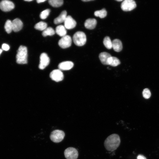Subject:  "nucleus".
Here are the masks:
<instances>
[{"label": "nucleus", "instance_id": "nucleus-3", "mask_svg": "<svg viewBox=\"0 0 159 159\" xmlns=\"http://www.w3.org/2000/svg\"><path fill=\"white\" fill-rule=\"evenodd\" d=\"M73 40L76 45L78 46H82L85 44L86 42V35L84 32L78 31L74 34Z\"/></svg>", "mask_w": 159, "mask_h": 159}, {"label": "nucleus", "instance_id": "nucleus-31", "mask_svg": "<svg viewBox=\"0 0 159 159\" xmlns=\"http://www.w3.org/2000/svg\"><path fill=\"white\" fill-rule=\"evenodd\" d=\"M93 1V0H82V1H85V2L89 1Z\"/></svg>", "mask_w": 159, "mask_h": 159}, {"label": "nucleus", "instance_id": "nucleus-27", "mask_svg": "<svg viewBox=\"0 0 159 159\" xmlns=\"http://www.w3.org/2000/svg\"><path fill=\"white\" fill-rule=\"evenodd\" d=\"M143 97L146 99L149 98L151 96L150 91L147 88H145L143 90Z\"/></svg>", "mask_w": 159, "mask_h": 159}, {"label": "nucleus", "instance_id": "nucleus-2", "mask_svg": "<svg viewBox=\"0 0 159 159\" xmlns=\"http://www.w3.org/2000/svg\"><path fill=\"white\" fill-rule=\"evenodd\" d=\"M27 49L25 46L21 45L19 48L16 56V62L19 64L27 63Z\"/></svg>", "mask_w": 159, "mask_h": 159}, {"label": "nucleus", "instance_id": "nucleus-15", "mask_svg": "<svg viewBox=\"0 0 159 159\" xmlns=\"http://www.w3.org/2000/svg\"><path fill=\"white\" fill-rule=\"evenodd\" d=\"M111 57L110 54L106 52H101L99 55L100 60L101 63L104 65H108L109 59Z\"/></svg>", "mask_w": 159, "mask_h": 159}, {"label": "nucleus", "instance_id": "nucleus-19", "mask_svg": "<svg viewBox=\"0 0 159 159\" xmlns=\"http://www.w3.org/2000/svg\"><path fill=\"white\" fill-rule=\"evenodd\" d=\"M120 63V60L117 58L114 57H111L109 59L108 64L113 67L117 66Z\"/></svg>", "mask_w": 159, "mask_h": 159}, {"label": "nucleus", "instance_id": "nucleus-9", "mask_svg": "<svg viewBox=\"0 0 159 159\" xmlns=\"http://www.w3.org/2000/svg\"><path fill=\"white\" fill-rule=\"evenodd\" d=\"M49 58L47 54L45 53L41 54L40 56V62L39 68L41 69H44L49 64Z\"/></svg>", "mask_w": 159, "mask_h": 159}, {"label": "nucleus", "instance_id": "nucleus-14", "mask_svg": "<svg viewBox=\"0 0 159 159\" xmlns=\"http://www.w3.org/2000/svg\"><path fill=\"white\" fill-rule=\"evenodd\" d=\"M97 21L96 19L94 18H89L87 19L84 23L85 28L89 29H94L97 24Z\"/></svg>", "mask_w": 159, "mask_h": 159}, {"label": "nucleus", "instance_id": "nucleus-25", "mask_svg": "<svg viewBox=\"0 0 159 159\" xmlns=\"http://www.w3.org/2000/svg\"><path fill=\"white\" fill-rule=\"evenodd\" d=\"M4 27L7 33H10L13 31L12 21L9 20H7L5 23Z\"/></svg>", "mask_w": 159, "mask_h": 159}, {"label": "nucleus", "instance_id": "nucleus-13", "mask_svg": "<svg viewBox=\"0 0 159 159\" xmlns=\"http://www.w3.org/2000/svg\"><path fill=\"white\" fill-rule=\"evenodd\" d=\"M74 66L73 63L70 61L62 62L58 65V68L60 70H67L72 69Z\"/></svg>", "mask_w": 159, "mask_h": 159}, {"label": "nucleus", "instance_id": "nucleus-26", "mask_svg": "<svg viewBox=\"0 0 159 159\" xmlns=\"http://www.w3.org/2000/svg\"><path fill=\"white\" fill-rule=\"evenodd\" d=\"M50 11V10L49 9H46L43 11L40 14V18L43 19L47 18L49 16Z\"/></svg>", "mask_w": 159, "mask_h": 159}, {"label": "nucleus", "instance_id": "nucleus-23", "mask_svg": "<svg viewBox=\"0 0 159 159\" xmlns=\"http://www.w3.org/2000/svg\"><path fill=\"white\" fill-rule=\"evenodd\" d=\"M94 15L97 17H99L101 18H103L107 16V11L105 9H103L101 10L95 11L94 12Z\"/></svg>", "mask_w": 159, "mask_h": 159}, {"label": "nucleus", "instance_id": "nucleus-11", "mask_svg": "<svg viewBox=\"0 0 159 159\" xmlns=\"http://www.w3.org/2000/svg\"><path fill=\"white\" fill-rule=\"evenodd\" d=\"M64 26L66 29H70L75 27L76 25V22L71 16L68 15L67 16L64 22Z\"/></svg>", "mask_w": 159, "mask_h": 159}, {"label": "nucleus", "instance_id": "nucleus-6", "mask_svg": "<svg viewBox=\"0 0 159 159\" xmlns=\"http://www.w3.org/2000/svg\"><path fill=\"white\" fill-rule=\"evenodd\" d=\"M136 6L135 1L132 0H125L121 4V8L124 11H130L135 9Z\"/></svg>", "mask_w": 159, "mask_h": 159}, {"label": "nucleus", "instance_id": "nucleus-12", "mask_svg": "<svg viewBox=\"0 0 159 159\" xmlns=\"http://www.w3.org/2000/svg\"><path fill=\"white\" fill-rule=\"evenodd\" d=\"M13 31L14 32H17L20 30L22 28L23 24L20 19L16 18L12 21Z\"/></svg>", "mask_w": 159, "mask_h": 159}, {"label": "nucleus", "instance_id": "nucleus-5", "mask_svg": "<svg viewBox=\"0 0 159 159\" xmlns=\"http://www.w3.org/2000/svg\"><path fill=\"white\" fill-rule=\"evenodd\" d=\"M64 154L67 159H77L78 156V152L75 148L70 147L64 151Z\"/></svg>", "mask_w": 159, "mask_h": 159}, {"label": "nucleus", "instance_id": "nucleus-1", "mask_svg": "<svg viewBox=\"0 0 159 159\" xmlns=\"http://www.w3.org/2000/svg\"><path fill=\"white\" fill-rule=\"evenodd\" d=\"M120 143V139L119 135L117 134H113L106 138L104 141V145L107 150L113 151L117 148Z\"/></svg>", "mask_w": 159, "mask_h": 159}, {"label": "nucleus", "instance_id": "nucleus-4", "mask_svg": "<svg viewBox=\"0 0 159 159\" xmlns=\"http://www.w3.org/2000/svg\"><path fill=\"white\" fill-rule=\"evenodd\" d=\"M65 136V133L63 131L55 130L51 132L49 137L50 140L53 142L59 143L63 140Z\"/></svg>", "mask_w": 159, "mask_h": 159}, {"label": "nucleus", "instance_id": "nucleus-34", "mask_svg": "<svg viewBox=\"0 0 159 159\" xmlns=\"http://www.w3.org/2000/svg\"><path fill=\"white\" fill-rule=\"evenodd\" d=\"M116 1H122V0H116Z\"/></svg>", "mask_w": 159, "mask_h": 159}, {"label": "nucleus", "instance_id": "nucleus-7", "mask_svg": "<svg viewBox=\"0 0 159 159\" xmlns=\"http://www.w3.org/2000/svg\"><path fill=\"white\" fill-rule=\"evenodd\" d=\"M72 40L71 37L68 35H66L59 40L58 42L59 46L63 49L70 47L72 44Z\"/></svg>", "mask_w": 159, "mask_h": 159}, {"label": "nucleus", "instance_id": "nucleus-30", "mask_svg": "<svg viewBox=\"0 0 159 159\" xmlns=\"http://www.w3.org/2000/svg\"><path fill=\"white\" fill-rule=\"evenodd\" d=\"M46 0H37V2L38 3H40L45 1Z\"/></svg>", "mask_w": 159, "mask_h": 159}, {"label": "nucleus", "instance_id": "nucleus-32", "mask_svg": "<svg viewBox=\"0 0 159 159\" xmlns=\"http://www.w3.org/2000/svg\"><path fill=\"white\" fill-rule=\"evenodd\" d=\"M25 1H32V0H24Z\"/></svg>", "mask_w": 159, "mask_h": 159}, {"label": "nucleus", "instance_id": "nucleus-10", "mask_svg": "<svg viewBox=\"0 0 159 159\" xmlns=\"http://www.w3.org/2000/svg\"><path fill=\"white\" fill-rule=\"evenodd\" d=\"M50 77L52 80L56 82L62 80L64 78L63 73L59 69L53 70L50 73Z\"/></svg>", "mask_w": 159, "mask_h": 159}, {"label": "nucleus", "instance_id": "nucleus-33", "mask_svg": "<svg viewBox=\"0 0 159 159\" xmlns=\"http://www.w3.org/2000/svg\"><path fill=\"white\" fill-rule=\"evenodd\" d=\"M2 49H0V54L2 52Z\"/></svg>", "mask_w": 159, "mask_h": 159}, {"label": "nucleus", "instance_id": "nucleus-21", "mask_svg": "<svg viewBox=\"0 0 159 159\" xmlns=\"http://www.w3.org/2000/svg\"><path fill=\"white\" fill-rule=\"evenodd\" d=\"M48 2L50 5L55 7H60L63 3L62 0H49Z\"/></svg>", "mask_w": 159, "mask_h": 159}, {"label": "nucleus", "instance_id": "nucleus-24", "mask_svg": "<svg viewBox=\"0 0 159 159\" xmlns=\"http://www.w3.org/2000/svg\"><path fill=\"white\" fill-rule=\"evenodd\" d=\"M103 43L105 47L108 49L112 48V43L110 38L108 36L105 37L103 41Z\"/></svg>", "mask_w": 159, "mask_h": 159}, {"label": "nucleus", "instance_id": "nucleus-29", "mask_svg": "<svg viewBox=\"0 0 159 159\" xmlns=\"http://www.w3.org/2000/svg\"><path fill=\"white\" fill-rule=\"evenodd\" d=\"M137 159H147L143 155H138L137 157Z\"/></svg>", "mask_w": 159, "mask_h": 159}, {"label": "nucleus", "instance_id": "nucleus-28", "mask_svg": "<svg viewBox=\"0 0 159 159\" xmlns=\"http://www.w3.org/2000/svg\"><path fill=\"white\" fill-rule=\"evenodd\" d=\"M2 48L4 50L7 51L9 49L10 47L8 44H3L2 45Z\"/></svg>", "mask_w": 159, "mask_h": 159}, {"label": "nucleus", "instance_id": "nucleus-20", "mask_svg": "<svg viewBox=\"0 0 159 159\" xmlns=\"http://www.w3.org/2000/svg\"><path fill=\"white\" fill-rule=\"evenodd\" d=\"M47 28V24L43 21H41L37 23L34 26V28L38 30L44 31Z\"/></svg>", "mask_w": 159, "mask_h": 159}, {"label": "nucleus", "instance_id": "nucleus-22", "mask_svg": "<svg viewBox=\"0 0 159 159\" xmlns=\"http://www.w3.org/2000/svg\"><path fill=\"white\" fill-rule=\"evenodd\" d=\"M55 33L54 30L51 27H48L44 30L42 33V35L44 37L47 36H52Z\"/></svg>", "mask_w": 159, "mask_h": 159}, {"label": "nucleus", "instance_id": "nucleus-16", "mask_svg": "<svg viewBox=\"0 0 159 159\" xmlns=\"http://www.w3.org/2000/svg\"><path fill=\"white\" fill-rule=\"evenodd\" d=\"M112 48L116 52H120L122 49V42L118 39H114L112 42Z\"/></svg>", "mask_w": 159, "mask_h": 159}, {"label": "nucleus", "instance_id": "nucleus-18", "mask_svg": "<svg viewBox=\"0 0 159 159\" xmlns=\"http://www.w3.org/2000/svg\"><path fill=\"white\" fill-rule=\"evenodd\" d=\"M55 32L62 37L66 35L67 34L66 28L64 26L62 25H58L56 27Z\"/></svg>", "mask_w": 159, "mask_h": 159}, {"label": "nucleus", "instance_id": "nucleus-8", "mask_svg": "<svg viewBox=\"0 0 159 159\" xmlns=\"http://www.w3.org/2000/svg\"><path fill=\"white\" fill-rule=\"evenodd\" d=\"M14 5L12 1L7 0L1 1L0 2V9L4 11H8L14 9Z\"/></svg>", "mask_w": 159, "mask_h": 159}, {"label": "nucleus", "instance_id": "nucleus-17", "mask_svg": "<svg viewBox=\"0 0 159 159\" xmlns=\"http://www.w3.org/2000/svg\"><path fill=\"white\" fill-rule=\"evenodd\" d=\"M67 12L65 11H63L54 20L55 24H58L64 22L67 17Z\"/></svg>", "mask_w": 159, "mask_h": 159}]
</instances>
